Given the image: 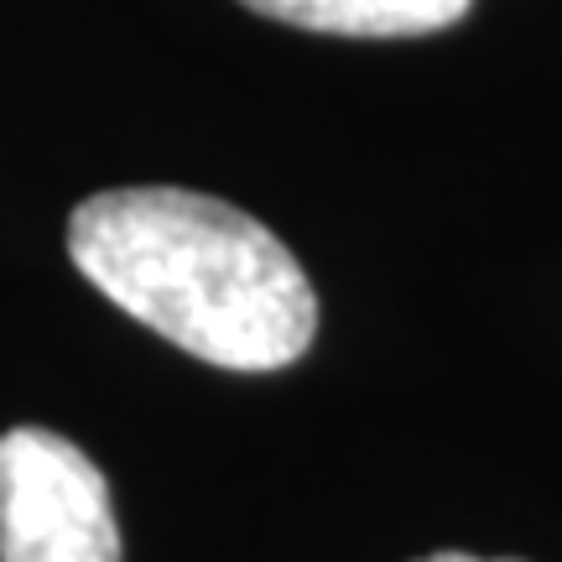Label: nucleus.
<instances>
[{
	"label": "nucleus",
	"instance_id": "obj_1",
	"mask_svg": "<svg viewBox=\"0 0 562 562\" xmlns=\"http://www.w3.org/2000/svg\"><path fill=\"white\" fill-rule=\"evenodd\" d=\"M68 256L104 297L203 364L281 370L318 334L297 256L245 209L193 188H104L68 220Z\"/></svg>",
	"mask_w": 562,
	"mask_h": 562
},
{
	"label": "nucleus",
	"instance_id": "obj_2",
	"mask_svg": "<svg viewBox=\"0 0 562 562\" xmlns=\"http://www.w3.org/2000/svg\"><path fill=\"white\" fill-rule=\"evenodd\" d=\"M0 562H121L110 480L53 427L0 438Z\"/></svg>",
	"mask_w": 562,
	"mask_h": 562
},
{
	"label": "nucleus",
	"instance_id": "obj_3",
	"mask_svg": "<svg viewBox=\"0 0 562 562\" xmlns=\"http://www.w3.org/2000/svg\"><path fill=\"white\" fill-rule=\"evenodd\" d=\"M240 5L328 37H427L453 26L474 0H240Z\"/></svg>",
	"mask_w": 562,
	"mask_h": 562
},
{
	"label": "nucleus",
	"instance_id": "obj_4",
	"mask_svg": "<svg viewBox=\"0 0 562 562\" xmlns=\"http://www.w3.org/2000/svg\"><path fill=\"white\" fill-rule=\"evenodd\" d=\"M417 562H521V558H469V552H432V558H417Z\"/></svg>",
	"mask_w": 562,
	"mask_h": 562
}]
</instances>
